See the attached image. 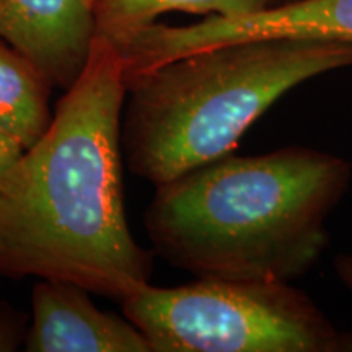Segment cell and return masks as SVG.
I'll use <instances>...</instances> for the list:
<instances>
[{
    "mask_svg": "<svg viewBox=\"0 0 352 352\" xmlns=\"http://www.w3.org/2000/svg\"><path fill=\"white\" fill-rule=\"evenodd\" d=\"M290 2H296V0H274L271 7H277V6H284V3H290Z\"/></svg>",
    "mask_w": 352,
    "mask_h": 352,
    "instance_id": "4fadbf2b",
    "label": "cell"
},
{
    "mask_svg": "<svg viewBox=\"0 0 352 352\" xmlns=\"http://www.w3.org/2000/svg\"><path fill=\"white\" fill-rule=\"evenodd\" d=\"M25 334L19 320H13L10 314L0 311V352L16 351L23 342Z\"/></svg>",
    "mask_w": 352,
    "mask_h": 352,
    "instance_id": "30bf717a",
    "label": "cell"
},
{
    "mask_svg": "<svg viewBox=\"0 0 352 352\" xmlns=\"http://www.w3.org/2000/svg\"><path fill=\"white\" fill-rule=\"evenodd\" d=\"M270 0H98L94 3L95 34L120 43L171 12L239 19L263 12Z\"/></svg>",
    "mask_w": 352,
    "mask_h": 352,
    "instance_id": "9c48e42d",
    "label": "cell"
},
{
    "mask_svg": "<svg viewBox=\"0 0 352 352\" xmlns=\"http://www.w3.org/2000/svg\"><path fill=\"white\" fill-rule=\"evenodd\" d=\"M334 270L341 283L352 292V253L340 254L334 259Z\"/></svg>",
    "mask_w": 352,
    "mask_h": 352,
    "instance_id": "7c38bea8",
    "label": "cell"
},
{
    "mask_svg": "<svg viewBox=\"0 0 352 352\" xmlns=\"http://www.w3.org/2000/svg\"><path fill=\"white\" fill-rule=\"evenodd\" d=\"M352 65V43L277 36L228 43L126 80L122 160L153 186L226 157L284 94Z\"/></svg>",
    "mask_w": 352,
    "mask_h": 352,
    "instance_id": "3957f363",
    "label": "cell"
},
{
    "mask_svg": "<svg viewBox=\"0 0 352 352\" xmlns=\"http://www.w3.org/2000/svg\"><path fill=\"white\" fill-rule=\"evenodd\" d=\"M90 2H91V3H95V2H98V0H90Z\"/></svg>",
    "mask_w": 352,
    "mask_h": 352,
    "instance_id": "9a60e30c",
    "label": "cell"
},
{
    "mask_svg": "<svg viewBox=\"0 0 352 352\" xmlns=\"http://www.w3.org/2000/svg\"><path fill=\"white\" fill-rule=\"evenodd\" d=\"M351 179L349 162L315 148L228 153L155 186L145 230L153 253L196 279L290 283L328 248Z\"/></svg>",
    "mask_w": 352,
    "mask_h": 352,
    "instance_id": "7a4b0ae2",
    "label": "cell"
},
{
    "mask_svg": "<svg viewBox=\"0 0 352 352\" xmlns=\"http://www.w3.org/2000/svg\"><path fill=\"white\" fill-rule=\"evenodd\" d=\"M277 36L352 43V0H296L239 19L212 15L186 26L153 23L127 39L124 57L132 72L145 74L192 52Z\"/></svg>",
    "mask_w": 352,
    "mask_h": 352,
    "instance_id": "5b68a950",
    "label": "cell"
},
{
    "mask_svg": "<svg viewBox=\"0 0 352 352\" xmlns=\"http://www.w3.org/2000/svg\"><path fill=\"white\" fill-rule=\"evenodd\" d=\"M122 314L152 352H352L315 302L289 283L199 279L147 284L122 298Z\"/></svg>",
    "mask_w": 352,
    "mask_h": 352,
    "instance_id": "277c9868",
    "label": "cell"
},
{
    "mask_svg": "<svg viewBox=\"0 0 352 352\" xmlns=\"http://www.w3.org/2000/svg\"><path fill=\"white\" fill-rule=\"evenodd\" d=\"M25 148L21 147L19 140H15L10 134L0 129V176L19 160Z\"/></svg>",
    "mask_w": 352,
    "mask_h": 352,
    "instance_id": "8fae6325",
    "label": "cell"
},
{
    "mask_svg": "<svg viewBox=\"0 0 352 352\" xmlns=\"http://www.w3.org/2000/svg\"><path fill=\"white\" fill-rule=\"evenodd\" d=\"M272 3H274V0H270V7L272 6Z\"/></svg>",
    "mask_w": 352,
    "mask_h": 352,
    "instance_id": "5bb4252c",
    "label": "cell"
},
{
    "mask_svg": "<svg viewBox=\"0 0 352 352\" xmlns=\"http://www.w3.org/2000/svg\"><path fill=\"white\" fill-rule=\"evenodd\" d=\"M126 90L120 51L95 34L50 129L0 176V276L67 280L121 300L151 284L152 253L124 209Z\"/></svg>",
    "mask_w": 352,
    "mask_h": 352,
    "instance_id": "6da1fadb",
    "label": "cell"
},
{
    "mask_svg": "<svg viewBox=\"0 0 352 352\" xmlns=\"http://www.w3.org/2000/svg\"><path fill=\"white\" fill-rule=\"evenodd\" d=\"M90 290L67 280L34 284L32 327L25 334L28 352H152L142 331L91 302Z\"/></svg>",
    "mask_w": 352,
    "mask_h": 352,
    "instance_id": "52a82bcc",
    "label": "cell"
},
{
    "mask_svg": "<svg viewBox=\"0 0 352 352\" xmlns=\"http://www.w3.org/2000/svg\"><path fill=\"white\" fill-rule=\"evenodd\" d=\"M52 85L28 57L0 39V129L30 148L50 129Z\"/></svg>",
    "mask_w": 352,
    "mask_h": 352,
    "instance_id": "ba28073f",
    "label": "cell"
},
{
    "mask_svg": "<svg viewBox=\"0 0 352 352\" xmlns=\"http://www.w3.org/2000/svg\"><path fill=\"white\" fill-rule=\"evenodd\" d=\"M94 38L90 0H0V39L28 57L52 88L76 83Z\"/></svg>",
    "mask_w": 352,
    "mask_h": 352,
    "instance_id": "8992f818",
    "label": "cell"
}]
</instances>
